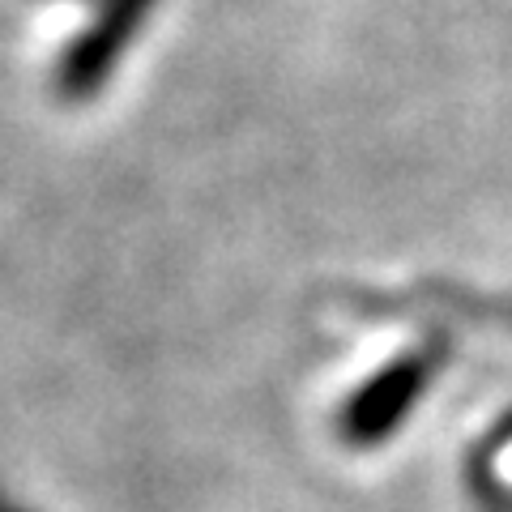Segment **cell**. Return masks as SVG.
I'll return each instance as SVG.
<instances>
[{
	"mask_svg": "<svg viewBox=\"0 0 512 512\" xmlns=\"http://www.w3.org/2000/svg\"><path fill=\"white\" fill-rule=\"evenodd\" d=\"M444 363H448L444 338H427L419 346L402 350V355L389 359L380 372H372L346 397V406L338 414V436L350 448H380L406 427V419L427 397L431 380L440 376Z\"/></svg>",
	"mask_w": 512,
	"mask_h": 512,
	"instance_id": "obj_1",
	"label": "cell"
},
{
	"mask_svg": "<svg viewBox=\"0 0 512 512\" xmlns=\"http://www.w3.org/2000/svg\"><path fill=\"white\" fill-rule=\"evenodd\" d=\"M158 0H94L90 22L56 56L52 90L60 103H90L116 77L128 47L150 26Z\"/></svg>",
	"mask_w": 512,
	"mask_h": 512,
	"instance_id": "obj_2",
	"label": "cell"
},
{
	"mask_svg": "<svg viewBox=\"0 0 512 512\" xmlns=\"http://www.w3.org/2000/svg\"><path fill=\"white\" fill-rule=\"evenodd\" d=\"M0 512H30L22 500H13V495L5 491V487H0Z\"/></svg>",
	"mask_w": 512,
	"mask_h": 512,
	"instance_id": "obj_3",
	"label": "cell"
}]
</instances>
